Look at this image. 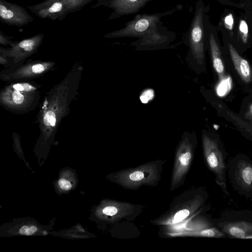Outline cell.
<instances>
[{
  "instance_id": "1",
  "label": "cell",
  "mask_w": 252,
  "mask_h": 252,
  "mask_svg": "<svg viewBox=\"0 0 252 252\" xmlns=\"http://www.w3.org/2000/svg\"><path fill=\"white\" fill-rule=\"evenodd\" d=\"M202 0L196 3L193 16L186 35L189 48L186 60L189 64L202 66L205 62V12Z\"/></svg>"
},
{
  "instance_id": "2",
  "label": "cell",
  "mask_w": 252,
  "mask_h": 252,
  "mask_svg": "<svg viewBox=\"0 0 252 252\" xmlns=\"http://www.w3.org/2000/svg\"><path fill=\"white\" fill-rule=\"evenodd\" d=\"M183 6L178 4L162 12L136 15L128 21L122 28L111 32L104 36L107 38L135 37L140 38L158 25L161 19L180 10Z\"/></svg>"
},
{
  "instance_id": "3",
  "label": "cell",
  "mask_w": 252,
  "mask_h": 252,
  "mask_svg": "<svg viewBox=\"0 0 252 252\" xmlns=\"http://www.w3.org/2000/svg\"><path fill=\"white\" fill-rule=\"evenodd\" d=\"M160 165L159 161H153L123 170L117 174L118 182L124 188L129 189H137L144 185H156L160 180Z\"/></svg>"
},
{
  "instance_id": "4",
  "label": "cell",
  "mask_w": 252,
  "mask_h": 252,
  "mask_svg": "<svg viewBox=\"0 0 252 252\" xmlns=\"http://www.w3.org/2000/svg\"><path fill=\"white\" fill-rule=\"evenodd\" d=\"M194 135L189 131L182 135L178 145L171 182V190L175 189L183 182L189 170L195 150Z\"/></svg>"
},
{
  "instance_id": "5",
  "label": "cell",
  "mask_w": 252,
  "mask_h": 252,
  "mask_svg": "<svg viewBox=\"0 0 252 252\" xmlns=\"http://www.w3.org/2000/svg\"><path fill=\"white\" fill-rule=\"evenodd\" d=\"M204 157L209 169L216 175V182L226 190L225 165L223 155L217 141L202 132Z\"/></svg>"
},
{
  "instance_id": "6",
  "label": "cell",
  "mask_w": 252,
  "mask_h": 252,
  "mask_svg": "<svg viewBox=\"0 0 252 252\" xmlns=\"http://www.w3.org/2000/svg\"><path fill=\"white\" fill-rule=\"evenodd\" d=\"M176 33L166 27L162 21L130 45L137 51L167 49L176 38Z\"/></svg>"
},
{
  "instance_id": "7",
  "label": "cell",
  "mask_w": 252,
  "mask_h": 252,
  "mask_svg": "<svg viewBox=\"0 0 252 252\" xmlns=\"http://www.w3.org/2000/svg\"><path fill=\"white\" fill-rule=\"evenodd\" d=\"M91 0H58L46 7L36 10V14L42 18L60 19L69 12L79 10Z\"/></svg>"
},
{
  "instance_id": "8",
  "label": "cell",
  "mask_w": 252,
  "mask_h": 252,
  "mask_svg": "<svg viewBox=\"0 0 252 252\" xmlns=\"http://www.w3.org/2000/svg\"><path fill=\"white\" fill-rule=\"evenodd\" d=\"M0 17L3 22L17 26L25 25L33 20L25 8L4 0H0Z\"/></svg>"
},
{
  "instance_id": "9",
  "label": "cell",
  "mask_w": 252,
  "mask_h": 252,
  "mask_svg": "<svg viewBox=\"0 0 252 252\" xmlns=\"http://www.w3.org/2000/svg\"><path fill=\"white\" fill-rule=\"evenodd\" d=\"M153 0H104L101 4L113 9L109 19L137 13Z\"/></svg>"
},
{
  "instance_id": "10",
  "label": "cell",
  "mask_w": 252,
  "mask_h": 252,
  "mask_svg": "<svg viewBox=\"0 0 252 252\" xmlns=\"http://www.w3.org/2000/svg\"><path fill=\"white\" fill-rule=\"evenodd\" d=\"M229 51L235 69L241 78L246 83L252 79V70L248 62L239 54L234 47L229 44Z\"/></svg>"
},
{
  "instance_id": "11",
  "label": "cell",
  "mask_w": 252,
  "mask_h": 252,
  "mask_svg": "<svg viewBox=\"0 0 252 252\" xmlns=\"http://www.w3.org/2000/svg\"><path fill=\"white\" fill-rule=\"evenodd\" d=\"M209 44L213 67L219 80L222 81L224 77V66L219 45L213 32L209 35Z\"/></svg>"
},
{
  "instance_id": "12",
  "label": "cell",
  "mask_w": 252,
  "mask_h": 252,
  "mask_svg": "<svg viewBox=\"0 0 252 252\" xmlns=\"http://www.w3.org/2000/svg\"><path fill=\"white\" fill-rule=\"evenodd\" d=\"M198 206V203L194 201L191 205H188L174 214L157 220V223L160 225H171L179 223L193 213Z\"/></svg>"
},
{
  "instance_id": "13",
  "label": "cell",
  "mask_w": 252,
  "mask_h": 252,
  "mask_svg": "<svg viewBox=\"0 0 252 252\" xmlns=\"http://www.w3.org/2000/svg\"><path fill=\"white\" fill-rule=\"evenodd\" d=\"M223 231L232 237L238 238H252V224L236 222L225 225Z\"/></svg>"
},
{
  "instance_id": "14",
  "label": "cell",
  "mask_w": 252,
  "mask_h": 252,
  "mask_svg": "<svg viewBox=\"0 0 252 252\" xmlns=\"http://www.w3.org/2000/svg\"><path fill=\"white\" fill-rule=\"evenodd\" d=\"M135 209L133 204L122 202L105 207L103 209L102 213L106 216L124 219L130 216Z\"/></svg>"
},
{
  "instance_id": "15",
  "label": "cell",
  "mask_w": 252,
  "mask_h": 252,
  "mask_svg": "<svg viewBox=\"0 0 252 252\" xmlns=\"http://www.w3.org/2000/svg\"><path fill=\"white\" fill-rule=\"evenodd\" d=\"M237 180L245 189L252 188V165L246 161L239 162L236 171Z\"/></svg>"
},
{
  "instance_id": "16",
  "label": "cell",
  "mask_w": 252,
  "mask_h": 252,
  "mask_svg": "<svg viewBox=\"0 0 252 252\" xmlns=\"http://www.w3.org/2000/svg\"><path fill=\"white\" fill-rule=\"evenodd\" d=\"M168 235L170 237H220L223 234L214 228H200L197 230H186L178 232H169Z\"/></svg>"
},
{
  "instance_id": "17",
  "label": "cell",
  "mask_w": 252,
  "mask_h": 252,
  "mask_svg": "<svg viewBox=\"0 0 252 252\" xmlns=\"http://www.w3.org/2000/svg\"><path fill=\"white\" fill-rule=\"evenodd\" d=\"M239 32L244 43H247L249 36V28L247 23L245 20L241 19L239 24Z\"/></svg>"
},
{
  "instance_id": "18",
  "label": "cell",
  "mask_w": 252,
  "mask_h": 252,
  "mask_svg": "<svg viewBox=\"0 0 252 252\" xmlns=\"http://www.w3.org/2000/svg\"><path fill=\"white\" fill-rule=\"evenodd\" d=\"M44 123L46 126H55L56 123L55 114L52 111H48L44 117Z\"/></svg>"
},
{
  "instance_id": "19",
  "label": "cell",
  "mask_w": 252,
  "mask_h": 252,
  "mask_svg": "<svg viewBox=\"0 0 252 252\" xmlns=\"http://www.w3.org/2000/svg\"><path fill=\"white\" fill-rule=\"evenodd\" d=\"M37 231V227L35 226L29 227L27 225L23 226L19 230V233L23 235H31Z\"/></svg>"
},
{
  "instance_id": "20",
  "label": "cell",
  "mask_w": 252,
  "mask_h": 252,
  "mask_svg": "<svg viewBox=\"0 0 252 252\" xmlns=\"http://www.w3.org/2000/svg\"><path fill=\"white\" fill-rule=\"evenodd\" d=\"M224 23L225 27L229 31H232L233 30L234 19L233 15L231 13H229L225 16L224 20Z\"/></svg>"
},
{
  "instance_id": "21",
  "label": "cell",
  "mask_w": 252,
  "mask_h": 252,
  "mask_svg": "<svg viewBox=\"0 0 252 252\" xmlns=\"http://www.w3.org/2000/svg\"><path fill=\"white\" fill-rule=\"evenodd\" d=\"M154 97V92L152 90H147L140 96V99L143 103H147Z\"/></svg>"
},
{
  "instance_id": "22",
  "label": "cell",
  "mask_w": 252,
  "mask_h": 252,
  "mask_svg": "<svg viewBox=\"0 0 252 252\" xmlns=\"http://www.w3.org/2000/svg\"><path fill=\"white\" fill-rule=\"evenodd\" d=\"M13 99L16 104H20L23 102L24 97L20 91H16L12 94Z\"/></svg>"
},
{
  "instance_id": "23",
  "label": "cell",
  "mask_w": 252,
  "mask_h": 252,
  "mask_svg": "<svg viewBox=\"0 0 252 252\" xmlns=\"http://www.w3.org/2000/svg\"><path fill=\"white\" fill-rule=\"evenodd\" d=\"M59 185L62 189L66 190L70 189L71 188L70 183L64 179H61L59 180Z\"/></svg>"
},
{
  "instance_id": "24",
  "label": "cell",
  "mask_w": 252,
  "mask_h": 252,
  "mask_svg": "<svg viewBox=\"0 0 252 252\" xmlns=\"http://www.w3.org/2000/svg\"><path fill=\"white\" fill-rule=\"evenodd\" d=\"M32 69L34 73H39L44 70V67L41 64H36L32 66Z\"/></svg>"
},
{
  "instance_id": "25",
  "label": "cell",
  "mask_w": 252,
  "mask_h": 252,
  "mask_svg": "<svg viewBox=\"0 0 252 252\" xmlns=\"http://www.w3.org/2000/svg\"><path fill=\"white\" fill-rule=\"evenodd\" d=\"M22 85L24 88V90L26 91H31L35 89L34 87L27 83H24Z\"/></svg>"
},
{
  "instance_id": "26",
  "label": "cell",
  "mask_w": 252,
  "mask_h": 252,
  "mask_svg": "<svg viewBox=\"0 0 252 252\" xmlns=\"http://www.w3.org/2000/svg\"><path fill=\"white\" fill-rule=\"evenodd\" d=\"M13 88L16 90V91H23L24 90V88L23 87V85H22L21 84H15L13 86Z\"/></svg>"
},
{
  "instance_id": "27",
  "label": "cell",
  "mask_w": 252,
  "mask_h": 252,
  "mask_svg": "<svg viewBox=\"0 0 252 252\" xmlns=\"http://www.w3.org/2000/svg\"><path fill=\"white\" fill-rule=\"evenodd\" d=\"M247 117L249 119H252V105H251L250 107L248 112L247 113Z\"/></svg>"
}]
</instances>
